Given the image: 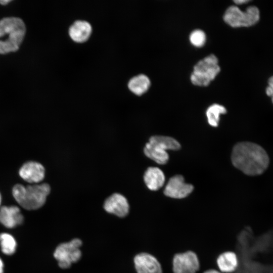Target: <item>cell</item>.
<instances>
[{
	"label": "cell",
	"mask_w": 273,
	"mask_h": 273,
	"mask_svg": "<svg viewBox=\"0 0 273 273\" xmlns=\"http://www.w3.org/2000/svg\"><path fill=\"white\" fill-rule=\"evenodd\" d=\"M4 264L2 258L0 257V273H4Z\"/></svg>",
	"instance_id": "obj_23"
},
{
	"label": "cell",
	"mask_w": 273,
	"mask_h": 273,
	"mask_svg": "<svg viewBox=\"0 0 273 273\" xmlns=\"http://www.w3.org/2000/svg\"><path fill=\"white\" fill-rule=\"evenodd\" d=\"M0 247L3 254L12 255L16 251V240L11 234L2 233L0 234Z\"/></svg>",
	"instance_id": "obj_18"
},
{
	"label": "cell",
	"mask_w": 273,
	"mask_h": 273,
	"mask_svg": "<svg viewBox=\"0 0 273 273\" xmlns=\"http://www.w3.org/2000/svg\"><path fill=\"white\" fill-rule=\"evenodd\" d=\"M26 32L23 21L17 17H6L0 20V37L9 34L8 38L0 41V54H5L18 50Z\"/></svg>",
	"instance_id": "obj_3"
},
{
	"label": "cell",
	"mask_w": 273,
	"mask_h": 273,
	"mask_svg": "<svg viewBox=\"0 0 273 273\" xmlns=\"http://www.w3.org/2000/svg\"><path fill=\"white\" fill-rule=\"evenodd\" d=\"M216 57L211 54L199 61L194 66L191 75L192 83L196 85L206 86L219 73L220 68Z\"/></svg>",
	"instance_id": "obj_5"
},
{
	"label": "cell",
	"mask_w": 273,
	"mask_h": 273,
	"mask_svg": "<svg viewBox=\"0 0 273 273\" xmlns=\"http://www.w3.org/2000/svg\"><path fill=\"white\" fill-rule=\"evenodd\" d=\"M92 31L90 23L85 20H76L69 27V34L75 41L81 42L86 40Z\"/></svg>",
	"instance_id": "obj_14"
},
{
	"label": "cell",
	"mask_w": 273,
	"mask_h": 273,
	"mask_svg": "<svg viewBox=\"0 0 273 273\" xmlns=\"http://www.w3.org/2000/svg\"><path fill=\"white\" fill-rule=\"evenodd\" d=\"M82 244V242L80 239L74 238L57 246L53 255L61 268H69L72 263L78 262L81 259L82 253L80 248Z\"/></svg>",
	"instance_id": "obj_7"
},
{
	"label": "cell",
	"mask_w": 273,
	"mask_h": 273,
	"mask_svg": "<svg viewBox=\"0 0 273 273\" xmlns=\"http://www.w3.org/2000/svg\"><path fill=\"white\" fill-rule=\"evenodd\" d=\"M150 85V80L145 74H140L132 77L128 83L129 89L137 95L145 93Z\"/></svg>",
	"instance_id": "obj_17"
},
{
	"label": "cell",
	"mask_w": 273,
	"mask_h": 273,
	"mask_svg": "<svg viewBox=\"0 0 273 273\" xmlns=\"http://www.w3.org/2000/svg\"><path fill=\"white\" fill-rule=\"evenodd\" d=\"M231 159L235 167L249 175L261 174L269 164V157L265 151L260 146L249 142L236 144Z\"/></svg>",
	"instance_id": "obj_1"
},
{
	"label": "cell",
	"mask_w": 273,
	"mask_h": 273,
	"mask_svg": "<svg viewBox=\"0 0 273 273\" xmlns=\"http://www.w3.org/2000/svg\"><path fill=\"white\" fill-rule=\"evenodd\" d=\"M50 191V186L46 183L27 186L17 184L13 188L12 194L21 207L26 210H32L43 206Z\"/></svg>",
	"instance_id": "obj_2"
},
{
	"label": "cell",
	"mask_w": 273,
	"mask_h": 273,
	"mask_svg": "<svg viewBox=\"0 0 273 273\" xmlns=\"http://www.w3.org/2000/svg\"><path fill=\"white\" fill-rule=\"evenodd\" d=\"M259 18V10L254 6L247 7L245 11L236 6H232L226 9L223 15L224 21L233 27L251 26L256 24Z\"/></svg>",
	"instance_id": "obj_6"
},
{
	"label": "cell",
	"mask_w": 273,
	"mask_h": 273,
	"mask_svg": "<svg viewBox=\"0 0 273 273\" xmlns=\"http://www.w3.org/2000/svg\"><path fill=\"white\" fill-rule=\"evenodd\" d=\"M19 174L24 180L31 184L41 181L45 176V169L43 165L35 161H28L20 168Z\"/></svg>",
	"instance_id": "obj_12"
},
{
	"label": "cell",
	"mask_w": 273,
	"mask_h": 273,
	"mask_svg": "<svg viewBox=\"0 0 273 273\" xmlns=\"http://www.w3.org/2000/svg\"><path fill=\"white\" fill-rule=\"evenodd\" d=\"M144 180L149 190L157 191L164 185L165 176L162 171L159 168L149 167L144 173Z\"/></svg>",
	"instance_id": "obj_16"
},
{
	"label": "cell",
	"mask_w": 273,
	"mask_h": 273,
	"mask_svg": "<svg viewBox=\"0 0 273 273\" xmlns=\"http://www.w3.org/2000/svg\"><path fill=\"white\" fill-rule=\"evenodd\" d=\"M266 95L271 98L273 103V76H271L268 80V86L266 88Z\"/></svg>",
	"instance_id": "obj_21"
},
{
	"label": "cell",
	"mask_w": 273,
	"mask_h": 273,
	"mask_svg": "<svg viewBox=\"0 0 273 273\" xmlns=\"http://www.w3.org/2000/svg\"><path fill=\"white\" fill-rule=\"evenodd\" d=\"M105 210L119 217H124L129 211V205L127 199L119 193H114L108 197L103 205Z\"/></svg>",
	"instance_id": "obj_10"
},
{
	"label": "cell",
	"mask_w": 273,
	"mask_h": 273,
	"mask_svg": "<svg viewBox=\"0 0 273 273\" xmlns=\"http://www.w3.org/2000/svg\"><path fill=\"white\" fill-rule=\"evenodd\" d=\"M194 189L193 186L185 182L183 176L176 175L171 177L164 190L165 196L175 199H181L188 196Z\"/></svg>",
	"instance_id": "obj_9"
},
{
	"label": "cell",
	"mask_w": 273,
	"mask_h": 273,
	"mask_svg": "<svg viewBox=\"0 0 273 273\" xmlns=\"http://www.w3.org/2000/svg\"><path fill=\"white\" fill-rule=\"evenodd\" d=\"M24 216L17 206H4L0 208V223L8 229H13L21 225Z\"/></svg>",
	"instance_id": "obj_13"
},
{
	"label": "cell",
	"mask_w": 273,
	"mask_h": 273,
	"mask_svg": "<svg viewBox=\"0 0 273 273\" xmlns=\"http://www.w3.org/2000/svg\"><path fill=\"white\" fill-rule=\"evenodd\" d=\"M200 267L196 254L188 251L175 254L172 260L174 273H196Z\"/></svg>",
	"instance_id": "obj_8"
},
{
	"label": "cell",
	"mask_w": 273,
	"mask_h": 273,
	"mask_svg": "<svg viewBox=\"0 0 273 273\" xmlns=\"http://www.w3.org/2000/svg\"><path fill=\"white\" fill-rule=\"evenodd\" d=\"M11 2V1H0V3L2 4V5H6L8 3Z\"/></svg>",
	"instance_id": "obj_25"
},
{
	"label": "cell",
	"mask_w": 273,
	"mask_h": 273,
	"mask_svg": "<svg viewBox=\"0 0 273 273\" xmlns=\"http://www.w3.org/2000/svg\"><path fill=\"white\" fill-rule=\"evenodd\" d=\"M206 39L205 33L200 29L194 30L190 35L191 43L196 47H202L205 43Z\"/></svg>",
	"instance_id": "obj_20"
},
{
	"label": "cell",
	"mask_w": 273,
	"mask_h": 273,
	"mask_svg": "<svg viewBox=\"0 0 273 273\" xmlns=\"http://www.w3.org/2000/svg\"><path fill=\"white\" fill-rule=\"evenodd\" d=\"M137 273H162L161 265L153 255L146 252L136 255L133 259Z\"/></svg>",
	"instance_id": "obj_11"
},
{
	"label": "cell",
	"mask_w": 273,
	"mask_h": 273,
	"mask_svg": "<svg viewBox=\"0 0 273 273\" xmlns=\"http://www.w3.org/2000/svg\"><path fill=\"white\" fill-rule=\"evenodd\" d=\"M204 273H221V272L215 269H209V270L205 271Z\"/></svg>",
	"instance_id": "obj_24"
},
{
	"label": "cell",
	"mask_w": 273,
	"mask_h": 273,
	"mask_svg": "<svg viewBox=\"0 0 273 273\" xmlns=\"http://www.w3.org/2000/svg\"><path fill=\"white\" fill-rule=\"evenodd\" d=\"M180 148L179 143L174 139L163 135H154L146 143L144 152L148 158L159 164H166L169 159L168 150H176Z\"/></svg>",
	"instance_id": "obj_4"
},
{
	"label": "cell",
	"mask_w": 273,
	"mask_h": 273,
	"mask_svg": "<svg viewBox=\"0 0 273 273\" xmlns=\"http://www.w3.org/2000/svg\"><path fill=\"white\" fill-rule=\"evenodd\" d=\"M226 110L222 105L214 104L207 109L206 115L209 124L213 127H217L219 121L220 114L226 113Z\"/></svg>",
	"instance_id": "obj_19"
},
{
	"label": "cell",
	"mask_w": 273,
	"mask_h": 273,
	"mask_svg": "<svg viewBox=\"0 0 273 273\" xmlns=\"http://www.w3.org/2000/svg\"><path fill=\"white\" fill-rule=\"evenodd\" d=\"M249 0H236L234 1V2L237 5H241L243 4L247 3L248 2H249Z\"/></svg>",
	"instance_id": "obj_22"
},
{
	"label": "cell",
	"mask_w": 273,
	"mask_h": 273,
	"mask_svg": "<svg viewBox=\"0 0 273 273\" xmlns=\"http://www.w3.org/2000/svg\"><path fill=\"white\" fill-rule=\"evenodd\" d=\"M216 263L221 272L232 273L236 271L238 268L239 259L235 252L226 251L218 256Z\"/></svg>",
	"instance_id": "obj_15"
},
{
	"label": "cell",
	"mask_w": 273,
	"mask_h": 273,
	"mask_svg": "<svg viewBox=\"0 0 273 273\" xmlns=\"http://www.w3.org/2000/svg\"><path fill=\"white\" fill-rule=\"evenodd\" d=\"M1 195L0 194V205H1Z\"/></svg>",
	"instance_id": "obj_26"
}]
</instances>
